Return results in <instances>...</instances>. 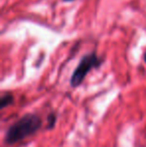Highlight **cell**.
Masks as SVG:
<instances>
[{"mask_svg": "<svg viewBox=\"0 0 146 147\" xmlns=\"http://www.w3.org/2000/svg\"><path fill=\"white\" fill-rule=\"evenodd\" d=\"M42 126V119L35 113H26L8 127L4 142L12 145L36 133Z\"/></svg>", "mask_w": 146, "mask_h": 147, "instance_id": "obj_1", "label": "cell"}, {"mask_svg": "<svg viewBox=\"0 0 146 147\" xmlns=\"http://www.w3.org/2000/svg\"><path fill=\"white\" fill-rule=\"evenodd\" d=\"M100 60L98 59L97 55L95 53L85 55L80 60L78 66L74 70L72 76L70 78V86L73 88H76L83 82L86 75L91 71L93 68L98 67L100 64Z\"/></svg>", "mask_w": 146, "mask_h": 147, "instance_id": "obj_2", "label": "cell"}, {"mask_svg": "<svg viewBox=\"0 0 146 147\" xmlns=\"http://www.w3.org/2000/svg\"><path fill=\"white\" fill-rule=\"evenodd\" d=\"M14 102V97L12 94H4L3 96L0 98V109H4L5 107L9 106V105L13 104Z\"/></svg>", "mask_w": 146, "mask_h": 147, "instance_id": "obj_3", "label": "cell"}, {"mask_svg": "<svg viewBox=\"0 0 146 147\" xmlns=\"http://www.w3.org/2000/svg\"><path fill=\"white\" fill-rule=\"evenodd\" d=\"M56 120H57V117H56V114L54 112L50 113L47 117V129L48 130H51L54 128L55 124H56Z\"/></svg>", "mask_w": 146, "mask_h": 147, "instance_id": "obj_4", "label": "cell"}, {"mask_svg": "<svg viewBox=\"0 0 146 147\" xmlns=\"http://www.w3.org/2000/svg\"><path fill=\"white\" fill-rule=\"evenodd\" d=\"M144 61L146 62V52H145V54H144Z\"/></svg>", "mask_w": 146, "mask_h": 147, "instance_id": "obj_5", "label": "cell"}, {"mask_svg": "<svg viewBox=\"0 0 146 147\" xmlns=\"http://www.w3.org/2000/svg\"><path fill=\"white\" fill-rule=\"evenodd\" d=\"M64 1H72V0H64Z\"/></svg>", "mask_w": 146, "mask_h": 147, "instance_id": "obj_6", "label": "cell"}]
</instances>
